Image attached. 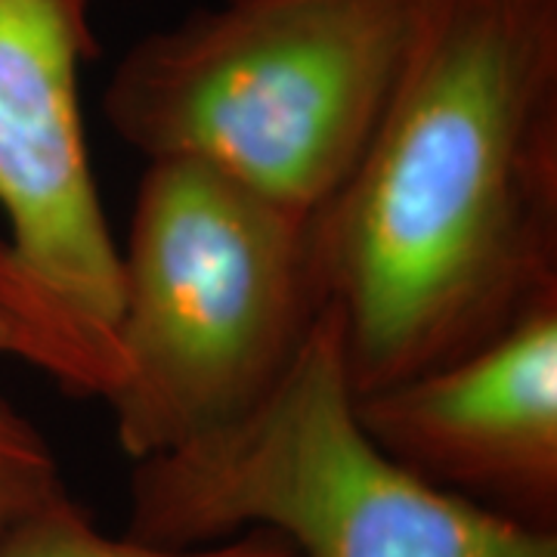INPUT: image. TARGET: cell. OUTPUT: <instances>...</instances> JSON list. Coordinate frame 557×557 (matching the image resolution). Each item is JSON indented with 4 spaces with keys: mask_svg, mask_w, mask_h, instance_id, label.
<instances>
[{
    "mask_svg": "<svg viewBox=\"0 0 557 557\" xmlns=\"http://www.w3.org/2000/svg\"><path fill=\"white\" fill-rule=\"evenodd\" d=\"M409 13L412 0H223L143 35L102 112L146 161H199L313 214L372 139Z\"/></svg>",
    "mask_w": 557,
    "mask_h": 557,
    "instance_id": "obj_3",
    "label": "cell"
},
{
    "mask_svg": "<svg viewBox=\"0 0 557 557\" xmlns=\"http://www.w3.org/2000/svg\"><path fill=\"white\" fill-rule=\"evenodd\" d=\"M357 418L434 490L557 536V300L468 357L359 394Z\"/></svg>",
    "mask_w": 557,
    "mask_h": 557,
    "instance_id": "obj_6",
    "label": "cell"
},
{
    "mask_svg": "<svg viewBox=\"0 0 557 557\" xmlns=\"http://www.w3.org/2000/svg\"><path fill=\"white\" fill-rule=\"evenodd\" d=\"M124 533L159 548L273 533L295 557H557L555 533L434 490L381 453L359 424L332 310L248 416L131 465Z\"/></svg>",
    "mask_w": 557,
    "mask_h": 557,
    "instance_id": "obj_4",
    "label": "cell"
},
{
    "mask_svg": "<svg viewBox=\"0 0 557 557\" xmlns=\"http://www.w3.org/2000/svg\"><path fill=\"white\" fill-rule=\"evenodd\" d=\"M97 0H0V313L72 397L115 372L119 242L81 112Z\"/></svg>",
    "mask_w": 557,
    "mask_h": 557,
    "instance_id": "obj_5",
    "label": "cell"
},
{
    "mask_svg": "<svg viewBox=\"0 0 557 557\" xmlns=\"http://www.w3.org/2000/svg\"><path fill=\"white\" fill-rule=\"evenodd\" d=\"M313 245L357 397L557 300V0H412L391 97Z\"/></svg>",
    "mask_w": 557,
    "mask_h": 557,
    "instance_id": "obj_1",
    "label": "cell"
},
{
    "mask_svg": "<svg viewBox=\"0 0 557 557\" xmlns=\"http://www.w3.org/2000/svg\"><path fill=\"white\" fill-rule=\"evenodd\" d=\"M69 496L60 458L7 397H0V536Z\"/></svg>",
    "mask_w": 557,
    "mask_h": 557,
    "instance_id": "obj_8",
    "label": "cell"
},
{
    "mask_svg": "<svg viewBox=\"0 0 557 557\" xmlns=\"http://www.w3.org/2000/svg\"><path fill=\"white\" fill-rule=\"evenodd\" d=\"M292 557H295V555H292Z\"/></svg>",
    "mask_w": 557,
    "mask_h": 557,
    "instance_id": "obj_10",
    "label": "cell"
},
{
    "mask_svg": "<svg viewBox=\"0 0 557 557\" xmlns=\"http://www.w3.org/2000/svg\"><path fill=\"white\" fill-rule=\"evenodd\" d=\"M329 310L313 214L199 161H149L119 245L115 372L102 394L121 453L164 456L248 416Z\"/></svg>",
    "mask_w": 557,
    "mask_h": 557,
    "instance_id": "obj_2",
    "label": "cell"
},
{
    "mask_svg": "<svg viewBox=\"0 0 557 557\" xmlns=\"http://www.w3.org/2000/svg\"><path fill=\"white\" fill-rule=\"evenodd\" d=\"M0 557H292V548L273 533H245L205 548H159L127 533H106L65 496L3 533Z\"/></svg>",
    "mask_w": 557,
    "mask_h": 557,
    "instance_id": "obj_7",
    "label": "cell"
},
{
    "mask_svg": "<svg viewBox=\"0 0 557 557\" xmlns=\"http://www.w3.org/2000/svg\"><path fill=\"white\" fill-rule=\"evenodd\" d=\"M0 357H20L22 359V344L16 329L10 325V319L0 313Z\"/></svg>",
    "mask_w": 557,
    "mask_h": 557,
    "instance_id": "obj_9",
    "label": "cell"
}]
</instances>
